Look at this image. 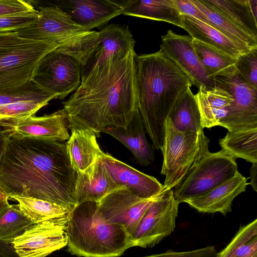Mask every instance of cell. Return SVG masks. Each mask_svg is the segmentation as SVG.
I'll return each instance as SVG.
<instances>
[{
    "instance_id": "cell-1",
    "label": "cell",
    "mask_w": 257,
    "mask_h": 257,
    "mask_svg": "<svg viewBox=\"0 0 257 257\" xmlns=\"http://www.w3.org/2000/svg\"><path fill=\"white\" fill-rule=\"evenodd\" d=\"M134 47H125L81 75L79 87L63 102L69 128L97 137L109 127H125L139 110Z\"/></svg>"
},
{
    "instance_id": "cell-2",
    "label": "cell",
    "mask_w": 257,
    "mask_h": 257,
    "mask_svg": "<svg viewBox=\"0 0 257 257\" xmlns=\"http://www.w3.org/2000/svg\"><path fill=\"white\" fill-rule=\"evenodd\" d=\"M76 180L65 143L8 137L0 166V185L10 198H35L71 211L78 205Z\"/></svg>"
},
{
    "instance_id": "cell-3",
    "label": "cell",
    "mask_w": 257,
    "mask_h": 257,
    "mask_svg": "<svg viewBox=\"0 0 257 257\" xmlns=\"http://www.w3.org/2000/svg\"><path fill=\"white\" fill-rule=\"evenodd\" d=\"M139 108L154 149L161 150L164 124L177 100L192 85L160 49L135 57Z\"/></svg>"
},
{
    "instance_id": "cell-4",
    "label": "cell",
    "mask_w": 257,
    "mask_h": 257,
    "mask_svg": "<svg viewBox=\"0 0 257 257\" xmlns=\"http://www.w3.org/2000/svg\"><path fill=\"white\" fill-rule=\"evenodd\" d=\"M66 232L68 251L78 256L118 257L133 246L125 229L106 222L95 202H83L71 211Z\"/></svg>"
},
{
    "instance_id": "cell-5",
    "label": "cell",
    "mask_w": 257,
    "mask_h": 257,
    "mask_svg": "<svg viewBox=\"0 0 257 257\" xmlns=\"http://www.w3.org/2000/svg\"><path fill=\"white\" fill-rule=\"evenodd\" d=\"M209 142L203 130L180 131L169 117L166 118L161 149L163 156L161 173L165 176L163 191L175 188L195 165L210 153Z\"/></svg>"
},
{
    "instance_id": "cell-6",
    "label": "cell",
    "mask_w": 257,
    "mask_h": 257,
    "mask_svg": "<svg viewBox=\"0 0 257 257\" xmlns=\"http://www.w3.org/2000/svg\"><path fill=\"white\" fill-rule=\"evenodd\" d=\"M57 47L21 37L16 32L0 33V91L32 80L43 58Z\"/></svg>"
},
{
    "instance_id": "cell-7",
    "label": "cell",
    "mask_w": 257,
    "mask_h": 257,
    "mask_svg": "<svg viewBox=\"0 0 257 257\" xmlns=\"http://www.w3.org/2000/svg\"><path fill=\"white\" fill-rule=\"evenodd\" d=\"M135 44L127 26L111 24L99 32H86L74 37L56 49L75 58L80 63L82 75L120 49Z\"/></svg>"
},
{
    "instance_id": "cell-8",
    "label": "cell",
    "mask_w": 257,
    "mask_h": 257,
    "mask_svg": "<svg viewBox=\"0 0 257 257\" xmlns=\"http://www.w3.org/2000/svg\"><path fill=\"white\" fill-rule=\"evenodd\" d=\"M236 158L223 150L210 153L195 165L175 187L179 203L206 194L232 178L238 172Z\"/></svg>"
},
{
    "instance_id": "cell-9",
    "label": "cell",
    "mask_w": 257,
    "mask_h": 257,
    "mask_svg": "<svg viewBox=\"0 0 257 257\" xmlns=\"http://www.w3.org/2000/svg\"><path fill=\"white\" fill-rule=\"evenodd\" d=\"M179 204L172 189L163 191L131 236L133 246L152 247L169 235L176 226Z\"/></svg>"
},
{
    "instance_id": "cell-10",
    "label": "cell",
    "mask_w": 257,
    "mask_h": 257,
    "mask_svg": "<svg viewBox=\"0 0 257 257\" xmlns=\"http://www.w3.org/2000/svg\"><path fill=\"white\" fill-rule=\"evenodd\" d=\"M81 66L74 57L56 49L47 54L39 63L33 80L43 88L63 99L79 87Z\"/></svg>"
},
{
    "instance_id": "cell-11",
    "label": "cell",
    "mask_w": 257,
    "mask_h": 257,
    "mask_svg": "<svg viewBox=\"0 0 257 257\" xmlns=\"http://www.w3.org/2000/svg\"><path fill=\"white\" fill-rule=\"evenodd\" d=\"M214 83L233 99L219 125L228 131L257 128V88L244 81L237 72L229 77L216 76Z\"/></svg>"
},
{
    "instance_id": "cell-12",
    "label": "cell",
    "mask_w": 257,
    "mask_h": 257,
    "mask_svg": "<svg viewBox=\"0 0 257 257\" xmlns=\"http://www.w3.org/2000/svg\"><path fill=\"white\" fill-rule=\"evenodd\" d=\"M68 218L33 223L11 245L20 257H46L67 245Z\"/></svg>"
},
{
    "instance_id": "cell-13",
    "label": "cell",
    "mask_w": 257,
    "mask_h": 257,
    "mask_svg": "<svg viewBox=\"0 0 257 257\" xmlns=\"http://www.w3.org/2000/svg\"><path fill=\"white\" fill-rule=\"evenodd\" d=\"M161 193L143 198L120 186L97 202L98 211L106 222L122 226L131 236L147 210Z\"/></svg>"
},
{
    "instance_id": "cell-14",
    "label": "cell",
    "mask_w": 257,
    "mask_h": 257,
    "mask_svg": "<svg viewBox=\"0 0 257 257\" xmlns=\"http://www.w3.org/2000/svg\"><path fill=\"white\" fill-rule=\"evenodd\" d=\"M38 11L39 17L33 24L15 31L19 36L55 43L59 47L68 40L85 32L56 6L40 7Z\"/></svg>"
},
{
    "instance_id": "cell-15",
    "label": "cell",
    "mask_w": 257,
    "mask_h": 257,
    "mask_svg": "<svg viewBox=\"0 0 257 257\" xmlns=\"http://www.w3.org/2000/svg\"><path fill=\"white\" fill-rule=\"evenodd\" d=\"M160 50L189 78L192 85L199 89L215 87L196 54L191 36L178 34L169 30L161 37Z\"/></svg>"
},
{
    "instance_id": "cell-16",
    "label": "cell",
    "mask_w": 257,
    "mask_h": 257,
    "mask_svg": "<svg viewBox=\"0 0 257 257\" xmlns=\"http://www.w3.org/2000/svg\"><path fill=\"white\" fill-rule=\"evenodd\" d=\"M8 137L33 138L58 142L68 140L69 122L63 108L42 116L31 115L21 119L0 121Z\"/></svg>"
},
{
    "instance_id": "cell-17",
    "label": "cell",
    "mask_w": 257,
    "mask_h": 257,
    "mask_svg": "<svg viewBox=\"0 0 257 257\" xmlns=\"http://www.w3.org/2000/svg\"><path fill=\"white\" fill-rule=\"evenodd\" d=\"M52 5L60 8L85 32L122 14L118 1L60 0Z\"/></svg>"
},
{
    "instance_id": "cell-18",
    "label": "cell",
    "mask_w": 257,
    "mask_h": 257,
    "mask_svg": "<svg viewBox=\"0 0 257 257\" xmlns=\"http://www.w3.org/2000/svg\"><path fill=\"white\" fill-rule=\"evenodd\" d=\"M100 158L116 184L125 187L136 195L148 198L163 192V185L155 177L139 171L107 153L103 152Z\"/></svg>"
},
{
    "instance_id": "cell-19",
    "label": "cell",
    "mask_w": 257,
    "mask_h": 257,
    "mask_svg": "<svg viewBox=\"0 0 257 257\" xmlns=\"http://www.w3.org/2000/svg\"><path fill=\"white\" fill-rule=\"evenodd\" d=\"M247 179L237 172L230 180L206 194L184 201L202 213L219 212L226 215L231 211L232 202L239 194L246 190Z\"/></svg>"
},
{
    "instance_id": "cell-20",
    "label": "cell",
    "mask_w": 257,
    "mask_h": 257,
    "mask_svg": "<svg viewBox=\"0 0 257 257\" xmlns=\"http://www.w3.org/2000/svg\"><path fill=\"white\" fill-rule=\"evenodd\" d=\"M119 186L99 157L85 172H77L75 195L77 203L85 201L98 202Z\"/></svg>"
},
{
    "instance_id": "cell-21",
    "label": "cell",
    "mask_w": 257,
    "mask_h": 257,
    "mask_svg": "<svg viewBox=\"0 0 257 257\" xmlns=\"http://www.w3.org/2000/svg\"><path fill=\"white\" fill-rule=\"evenodd\" d=\"M102 133L111 136L124 145L142 166H148L154 162V148L147 139V132L139 110L125 127H109Z\"/></svg>"
},
{
    "instance_id": "cell-22",
    "label": "cell",
    "mask_w": 257,
    "mask_h": 257,
    "mask_svg": "<svg viewBox=\"0 0 257 257\" xmlns=\"http://www.w3.org/2000/svg\"><path fill=\"white\" fill-rule=\"evenodd\" d=\"M65 143L71 165L79 173H83L99 158L103 151L96 140V136L85 128H73Z\"/></svg>"
},
{
    "instance_id": "cell-23",
    "label": "cell",
    "mask_w": 257,
    "mask_h": 257,
    "mask_svg": "<svg viewBox=\"0 0 257 257\" xmlns=\"http://www.w3.org/2000/svg\"><path fill=\"white\" fill-rule=\"evenodd\" d=\"M118 2L123 15L166 22L182 28L181 16L174 0Z\"/></svg>"
},
{
    "instance_id": "cell-24",
    "label": "cell",
    "mask_w": 257,
    "mask_h": 257,
    "mask_svg": "<svg viewBox=\"0 0 257 257\" xmlns=\"http://www.w3.org/2000/svg\"><path fill=\"white\" fill-rule=\"evenodd\" d=\"M195 97L203 128L219 125L233 100L228 92L216 85L209 90L201 86Z\"/></svg>"
},
{
    "instance_id": "cell-25",
    "label": "cell",
    "mask_w": 257,
    "mask_h": 257,
    "mask_svg": "<svg viewBox=\"0 0 257 257\" xmlns=\"http://www.w3.org/2000/svg\"><path fill=\"white\" fill-rule=\"evenodd\" d=\"M181 16L182 28L186 30L192 38L215 48L235 59L248 52L211 26L192 17Z\"/></svg>"
},
{
    "instance_id": "cell-26",
    "label": "cell",
    "mask_w": 257,
    "mask_h": 257,
    "mask_svg": "<svg viewBox=\"0 0 257 257\" xmlns=\"http://www.w3.org/2000/svg\"><path fill=\"white\" fill-rule=\"evenodd\" d=\"M191 2L206 17L211 27L222 33L246 52L257 48L255 38L205 2L204 0H191Z\"/></svg>"
},
{
    "instance_id": "cell-27",
    "label": "cell",
    "mask_w": 257,
    "mask_h": 257,
    "mask_svg": "<svg viewBox=\"0 0 257 257\" xmlns=\"http://www.w3.org/2000/svg\"><path fill=\"white\" fill-rule=\"evenodd\" d=\"M208 5L243 31L257 38L256 17L250 0H204Z\"/></svg>"
},
{
    "instance_id": "cell-28",
    "label": "cell",
    "mask_w": 257,
    "mask_h": 257,
    "mask_svg": "<svg viewBox=\"0 0 257 257\" xmlns=\"http://www.w3.org/2000/svg\"><path fill=\"white\" fill-rule=\"evenodd\" d=\"M192 44L207 76L210 79L214 80L216 76L229 77L236 73L235 59L193 38Z\"/></svg>"
},
{
    "instance_id": "cell-29",
    "label": "cell",
    "mask_w": 257,
    "mask_h": 257,
    "mask_svg": "<svg viewBox=\"0 0 257 257\" xmlns=\"http://www.w3.org/2000/svg\"><path fill=\"white\" fill-rule=\"evenodd\" d=\"M219 143L222 150L235 158L257 163V128L228 131Z\"/></svg>"
},
{
    "instance_id": "cell-30",
    "label": "cell",
    "mask_w": 257,
    "mask_h": 257,
    "mask_svg": "<svg viewBox=\"0 0 257 257\" xmlns=\"http://www.w3.org/2000/svg\"><path fill=\"white\" fill-rule=\"evenodd\" d=\"M168 117L180 131L199 132L203 130L195 95L191 88L177 100Z\"/></svg>"
},
{
    "instance_id": "cell-31",
    "label": "cell",
    "mask_w": 257,
    "mask_h": 257,
    "mask_svg": "<svg viewBox=\"0 0 257 257\" xmlns=\"http://www.w3.org/2000/svg\"><path fill=\"white\" fill-rule=\"evenodd\" d=\"M20 210L33 223L69 218L71 211L56 203L33 197L14 196Z\"/></svg>"
},
{
    "instance_id": "cell-32",
    "label": "cell",
    "mask_w": 257,
    "mask_h": 257,
    "mask_svg": "<svg viewBox=\"0 0 257 257\" xmlns=\"http://www.w3.org/2000/svg\"><path fill=\"white\" fill-rule=\"evenodd\" d=\"M33 224L17 204L10 205L0 214V241L11 244Z\"/></svg>"
},
{
    "instance_id": "cell-33",
    "label": "cell",
    "mask_w": 257,
    "mask_h": 257,
    "mask_svg": "<svg viewBox=\"0 0 257 257\" xmlns=\"http://www.w3.org/2000/svg\"><path fill=\"white\" fill-rule=\"evenodd\" d=\"M58 94L49 91L36 83L30 81L11 89L0 91V106L18 102L58 98Z\"/></svg>"
},
{
    "instance_id": "cell-34",
    "label": "cell",
    "mask_w": 257,
    "mask_h": 257,
    "mask_svg": "<svg viewBox=\"0 0 257 257\" xmlns=\"http://www.w3.org/2000/svg\"><path fill=\"white\" fill-rule=\"evenodd\" d=\"M50 101L47 99L24 101L0 106V121L16 120L34 115Z\"/></svg>"
},
{
    "instance_id": "cell-35",
    "label": "cell",
    "mask_w": 257,
    "mask_h": 257,
    "mask_svg": "<svg viewBox=\"0 0 257 257\" xmlns=\"http://www.w3.org/2000/svg\"><path fill=\"white\" fill-rule=\"evenodd\" d=\"M235 66L244 81L257 88V48L239 56L236 59Z\"/></svg>"
},
{
    "instance_id": "cell-36",
    "label": "cell",
    "mask_w": 257,
    "mask_h": 257,
    "mask_svg": "<svg viewBox=\"0 0 257 257\" xmlns=\"http://www.w3.org/2000/svg\"><path fill=\"white\" fill-rule=\"evenodd\" d=\"M257 234V220L240 227L230 242L216 257H234L237 250Z\"/></svg>"
},
{
    "instance_id": "cell-37",
    "label": "cell",
    "mask_w": 257,
    "mask_h": 257,
    "mask_svg": "<svg viewBox=\"0 0 257 257\" xmlns=\"http://www.w3.org/2000/svg\"><path fill=\"white\" fill-rule=\"evenodd\" d=\"M38 10L0 16V33L15 32L33 24L38 18Z\"/></svg>"
},
{
    "instance_id": "cell-38",
    "label": "cell",
    "mask_w": 257,
    "mask_h": 257,
    "mask_svg": "<svg viewBox=\"0 0 257 257\" xmlns=\"http://www.w3.org/2000/svg\"><path fill=\"white\" fill-rule=\"evenodd\" d=\"M35 10L33 5L29 1L0 0V16L18 14Z\"/></svg>"
},
{
    "instance_id": "cell-39",
    "label": "cell",
    "mask_w": 257,
    "mask_h": 257,
    "mask_svg": "<svg viewBox=\"0 0 257 257\" xmlns=\"http://www.w3.org/2000/svg\"><path fill=\"white\" fill-rule=\"evenodd\" d=\"M174 2L181 15L192 17L211 26L208 19L191 0H174Z\"/></svg>"
},
{
    "instance_id": "cell-40",
    "label": "cell",
    "mask_w": 257,
    "mask_h": 257,
    "mask_svg": "<svg viewBox=\"0 0 257 257\" xmlns=\"http://www.w3.org/2000/svg\"><path fill=\"white\" fill-rule=\"evenodd\" d=\"M234 257H257V237L241 246L236 251Z\"/></svg>"
},
{
    "instance_id": "cell-41",
    "label": "cell",
    "mask_w": 257,
    "mask_h": 257,
    "mask_svg": "<svg viewBox=\"0 0 257 257\" xmlns=\"http://www.w3.org/2000/svg\"><path fill=\"white\" fill-rule=\"evenodd\" d=\"M8 140V136L0 127V166L2 163L6 152Z\"/></svg>"
},
{
    "instance_id": "cell-42",
    "label": "cell",
    "mask_w": 257,
    "mask_h": 257,
    "mask_svg": "<svg viewBox=\"0 0 257 257\" xmlns=\"http://www.w3.org/2000/svg\"><path fill=\"white\" fill-rule=\"evenodd\" d=\"M9 199L10 197L8 194L0 185V214L10 205Z\"/></svg>"
},
{
    "instance_id": "cell-43",
    "label": "cell",
    "mask_w": 257,
    "mask_h": 257,
    "mask_svg": "<svg viewBox=\"0 0 257 257\" xmlns=\"http://www.w3.org/2000/svg\"><path fill=\"white\" fill-rule=\"evenodd\" d=\"M250 184L255 191H257V163L252 164L251 167L250 169Z\"/></svg>"
},
{
    "instance_id": "cell-44",
    "label": "cell",
    "mask_w": 257,
    "mask_h": 257,
    "mask_svg": "<svg viewBox=\"0 0 257 257\" xmlns=\"http://www.w3.org/2000/svg\"><path fill=\"white\" fill-rule=\"evenodd\" d=\"M145 257H155V256L154 254H153V255H149V256H145Z\"/></svg>"
},
{
    "instance_id": "cell-45",
    "label": "cell",
    "mask_w": 257,
    "mask_h": 257,
    "mask_svg": "<svg viewBox=\"0 0 257 257\" xmlns=\"http://www.w3.org/2000/svg\"><path fill=\"white\" fill-rule=\"evenodd\" d=\"M0 257H5L0 251Z\"/></svg>"
}]
</instances>
